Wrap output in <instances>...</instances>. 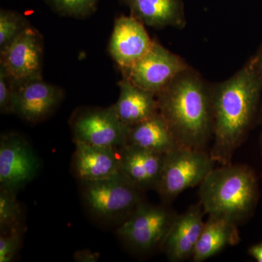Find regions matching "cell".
Listing matches in <instances>:
<instances>
[{
	"instance_id": "obj_1",
	"label": "cell",
	"mask_w": 262,
	"mask_h": 262,
	"mask_svg": "<svg viewBox=\"0 0 262 262\" xmlns=\"http://www.w3.org/2000/svg\"><path fill=\"white\" fill-rule=\"evenodd\" d=\"M262 94V67L256 56L229 79L212 88V159L232 163L257 112Z\"/></svg>"
},
{
	"instance_id": "obj_2",
	"label": "cell",
	"mask_w": 262,
	"mask_h": 262,
	"mask_svg": "<svg viewBox=\"0 0 262 262\" xmlns=\"http://www.w3.org/2000/svg\"><path fill=\"white\" fill-rule=\"evenodd\" d=\"M159 112L182 146L207 151L213 139L212 89L192 68L157 95Z\"/></svg>"
},
{
	"instance_id": "obj_3",
	"label": "cell",
	"mask_w": 262,
	"mask_h": 262,
	"mask_svg": "<svg viewBox=\"0 0 262 262\" xmlns=\"http://www.w3.org/2000/svg\"><path fill=\"white\" fill-rule=\"evenodd\" d=\"M258 196L257 177L246 165H221L200 184V203L204 213L237 225L252 214Z\"/></svg>"
},
{
	"instance_id": "obj_4",
	"label": "cell",
	"mask_w": 262,
	"mask_h": 262,
	"mask_svg": "<svg viewBox=\"0 0 262 262\" xmlns=\"http://www.w3.org/2000/svg\"><path fill=\"white\" fill-rule=\"evenodd\" d=\"M80 183L84 205L91 214L103 222L121 223L144 202V192L120 171L99 180Z\"/></svg>"
},
{
	"instance_id": "obj_5",
	"label": "cell",
	"mask_w": 262,
	"mask_h": 262,
	"mask_svg": "<svg viewBox=\"0 0 262 262\" xmlns=\"http://www.w3.org/2000/svg\"><path fill=\"white\" fill-rule=\"evenodd\" d=\"M209 151L179 146L167 153L155 190L165 202H171L184 191L200 185L215 168Z\"/></svg>"
},
{
	"instance_id": "obj_6",
	"label": "cell",
	"mask_w": 262,
	"mask_h": 262,
	"mask_svg": "<svg viewBox=\"0 0 262 262\" xmlns=\"http://www.w3.org/2000/svg\"><path fill=\"white\" fill-rule=\"evenodd\" d=\"M176 216L165 207L144 201L120 223L117 234L132 249L149 252L163 247Z\"/></svg>"
},
{
	"instance_id": "obj_7",
	"label": "cell",
	"mask_w": 262,
	"mask_h": 262,
	"mask_svg": "<svg viewBox=\"0 0 262 262\" xmlns=\"http://www.w3.org/2000/svg\"><path fill=\"white\" fill-rule=\"evenodd\" d=\"M74 142L119 148L127 145L129 127L119 118L114 106L81 108L71 117Z\"/></svg>"
},
{
	"instance_id": "obj_8",
	"label": "cell",
	"mask_w": 262,
	"mask_h": 262,
	"mask_svg": "<svg viewBox=\"0 0 262 262\" xmlns=\"http://www.w3.org/2000/svg\"><path fill=\"white\" fill-rule=\"evenodd\" d=\"M40 168V160L30 143L16 132L0 138V189L17 192L32 182Z\"/></svg>"
},
{
	"instance_id": "obj_9",
	"label": "cell",
	"mask_w": 262,
	"mask_h": 262,
	"mask_svg": "<svg viewBox=\"0 0 262 262\" xmlns=\"http://www.w3.org/2000/svg\"><path fill=\"white\" fill-rule=\"evenodd\" d=\"M189 68L182 58L155 40L149 51L122 75L157 96Z\"/></svg>"
},
{
	"instance_id": "obj_10",
	"label": "cell",
	"mask_w": 262,
	"mask_h": 262,
	"mask_svg": "<svg viewBox=\"0 0 262 262\" xmlns=\"http://www.w3.org/2000/svg\"><path fill=\"white\" fill-rule=\"evenodd\" d=\"M0 53V66L17 87L28 81L42 78L43 38L31 24Z\"/></svg>"
},
{
	"instance_id": "obj_11",
	"label": "cell",
	"mask_w": 262,
	"mask_h": 262,
	"mask_svg": "<svg viewBox=\"0 0 262 262\" xmlns=\"http://www.w3.org/2000/svg\"><path fill=\"white\" fill-rule=\"evenodd\" d=\"M154 42L141 20L131 15H121L115 20L108 51L125 73L149 51Z\"/></svg>"
},
{
	"instance_id": "obj_12",
	"label": "cell",
	"mask_w": 262,
	"mask_h": 262,
	"mask_svg": "<svg viewBox=\"0 0 262 262\" xmlns=\"http://www.w3.org/2000/svg\"><path fill=\"white\" fill-rule=\"evenodd\" d=\"M63 98V90L42 78L28 81L17 87L14 114L30 123H38L54 113Z\"/></svg>"
},
{
	"instance_id": "obj_13",
	"label": "cell",
	"mask_w": 262,
	"mask_h": 262,
	"mask_svg": "<svg viewBox=\"0 0 262 262\" xmlns=\"http://www.w3.org/2000/svg\"><path fill=\"white\" fill-rule=\"evenodd\" d=\"M165 155L134 145L119 149L120 172L142 192L156 189Z\"/></svg>"
},
{
	"instance_id": "obj_14",
	"label": "cell",
	"mask_w": 262,
	"mask_h": 262,
	"mask_svg": "<svg viewBox=\"0 0 262 262\" xmlns=\"http://www.w3.org/2000/svg\"><path fill=\"white\" fill-rule=\"evenodd\" d=\"M203 214L199 203L177 215L163 245L169 261L180 262L192 258L204 225Z\"/></svg>"
},
{
	"instance_id": "obj_15",
	"label": "cell",
	"mask_w": 262,
	"mask_h": 262,
	"mask_svg": "<svg viewBox=\"0 0 262 262\" xmlns=\"http://www.w3.org/2000/svg\"><path fill=\"white\" fill-rule=\"evenodd\" d=\"M71 168L80 182L99 180L120 171L119 149L74 142Z\"/></svg>"
},
{
	"instance_id": "obj_16",
	"label": "cell",
	"mask_w": 262,
	"mask_h": 262,
	"mask_svg": "<svg viewBox=\"0 0 262 262\" xmlns=\"http://www.w3.org/2000/svg\"><path fill=\"white\" fill-rule=\"evenodd\" d=\"M130 15L152 28L183 29L186 26L182 0H122Z\"/></svg>"
},
{
	"instance_id": "obj_17",
	"label": "cell",
	"mask_w": 262,
	"mask_h": 262,
	"mask_svg": "<svg viewBox=\"0 0 262 262\" xmlns=\"http://www.w3.org/2000/svg\"><path fill=\"white\" fill-rule=\"evenodd\" d=\"M120 94L114 104L119 118L131 127L159 112L156 95L138 87L123 76L119 82Z\"/></svg>"
},
{
	"instance_id": "obj_18",
	"label": "cell",
	"mask_w": 262,
	"mask_h": 262,
	"mask_svg": "<svg viewBox=\"0 0 262 262\" xmlns=\"http://www.w3.org/2000/svg\"><path fill=\"white\" fill-rule=\"evenodd\" d=\"M239 241L237 224L221 217L208 215L191 258L194 262L206 261L227 246L238 244Z\"/></svg>"
},
{
	"instance_id": "obj_19",
	"label": "cell",
	"mask_w": 262,
	"mask_h": 262,
	"mask_svg": "<svg viewBox=\"0 0 262 262\" xmlns=\"http://www.w3.org/2000/svg\"><path fill=\"white\" fill-rule=\"evenodd\" d=\"M127 144L164 155L182 146L160 112L129 127Z\"/></svg>"
},
{
	"instance_id": "obj_20",
	"label": "cell",
	"mask_w": 262,
	"mask_h": 262,
	"mask_svg": "<svg viewBox=\"0 0 262 262\" xmlns=\"http://www.w3.org/2000/svg\"><path fill=\"white\" fill-rule=\"evenodd\" d=\"M23 210L16 192L0 190V233L23 230Z\"/></svg>"
},
{
	"instance_id": "obj_21",
	"label": "cell",
	"mask_w": 262,
	"mask_h": 262,
	"mask_svg": "<svg viewBox=\"0 0 262 262\" xmlns=\"http://www.w3.org/2000/svg\"><path fill=\"white\" fill-rule=\"evenodd\" d=\"M23 15L13 10L0 11V51L9 46L29 25Z\"/></svg>"
},
{
	"instance_id": "obj_22",
	"label": "cell",
	"mask_w": 262,
	"mask_h": 262,
	"mask_svg": "<svg viewBox=\"0 0 262 262\" xmlns=\"http://www.w3.org/2000/svg\"><path fill=\"white\" fill-rule=\"evenodd\" d=\"M58 14L78 19L96 12L99 0H45Z\"/></svg>"
},
{
	"instance_id": "obj_23",
	"label": "cell",
	"mask_w": 262,
	"mask_h": 262,
	"mask_svg": "<svg viewBox=\"0 0 262 262\" xmlns=\"http://www.w3.org/2000/svg\"><path fill=\"white\" fill-rule=\"evenodd\" d=\"M17 84L0 66V113L14 114V103Z\"/></svg>"
},
{
	"instance_id": "obj_24",
	"label": "cell",
	"mask_w": 262,
	"mask_h": 262,
	"mask_svg": "<svg viewBox=\"0 0 262 262\" xmlns=\"http://www.w3.org/2000/svg\"><path fill=\"white\" fill-rule=\"evenodd\" d=\"M23 230L0 234V262H11L18 254L22 242Z\"/></svg>"
},
{
	"instance_id": "obj_25",
	"label": "cell",
	"mask_w": 262,
	"mask_h": 262,
	"mask_svg": "<svg viewBox=\"0 0 262 262\" xmlns=\"http://www.w3.org/2000/svg\"><path fill=\"white\" fill-rule=\"evenodd\" d=\"M99 257V253L93 252L89 249L80 250L74 255L75 261L79 262H96Z\"/></svg>"
},
{
	"instance_id": "obj_26",
	"label": "cell",
	"mask_w": 262,
	"mask_h": 262,
	"mask_svg": "<svg viewBox=\"0 0 262 262\" xmlns=\"http://www.w3.org/2000/svg\"><path fill=\"white\" fill-rule=\"evenodd\" d=\"M248 254L256 261L262 262V241L248 248Z\"/></svg>"
},
{
	"instance_id": "obj_27",
	"label": "cell",
	"mask_w": 262,
	"mask_h": 262,
	"mask_svg": "<svg viewBox=\"0 0 262 262\" xmlns=\"http://www.w3.org/2000/svg\"><path fill=\"white\" fill-rule=\"evenodd\" d=\"M255 56H256L258 61H259L260 64H261L262 67V45L261 46V47H260L259 49H258L257 53H256V54L255 55Z\"/></svg>"
}]
</instances>
